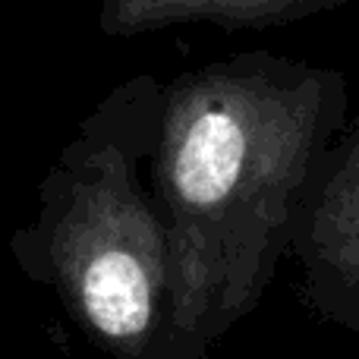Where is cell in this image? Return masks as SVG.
<instances>
[{
	"instance_id": "6da1fadb",
	"label": "cell",
	"mask_w": 359,
	"mask_h": 359,
	"mask_svg": "<svg viewBox=\"0 0 359 359\" xmlns=\"http://www.w3.org/2000/svg\"><path fill=\"white\" fill-rule=\"evenodd\" d=\"M290 249L309 309L359 337V107L312 177Z\"/></svg>"
},
{
	"instance_id": "7a4b0ae2",
	"label": "cell",
	"mask_w": 359,
	"mask_h": 359,
	"mask_svg": "<svg viewBox=\"0 0 359 359\" xmlns=\"http://www.w3.org/2000/svg\"><path fill=\"white\" fill-rule=\"evenodd\" d=\"M86 312L107 337H133L149 328L151 290L142 265L126 252H104L88 265L82 284Z\"/></svg>"
}]
</instances>
